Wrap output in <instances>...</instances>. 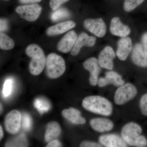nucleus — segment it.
<instances>
[{
    "mask_svg": "<svg viewBox=\"0 0 147 147\" xmlns=\"http://www.w3.org/2000/svg\"><path fill=\"white\" fill-rule=\"evenodd\" d=\"M142 45L147 58V32H145L142 37Z\"/></svg>",
    "mask_w": 147,
    "mask_h": 147,
    "instance_id": "nucleus-32",
    "label": "nucleus"
},
{
    "mask_svg": "<svg viewBox=\"0 0 147 147\" xmlns=\"http://www.w3.org/2000/svg\"><path fill=\"white\" fill-rule=\"evenodd\" d=\"M12 82L11 79H8L6 80L4 84L3 93L5 97H7L11 93L12 90Z\"/></svg>",
    "mask_w": 147,
    "mask_h": 147,
    "instance_id": "nucleus-27",
    "label": "nucleus"
},
{
    "mask_svg": "<svg viewBox=\"0 0 147 147\" xmlns=\"http://www.w3.org/2000/svg\"><path fill=\"white\" fill-rule=\"evenodd\" d=\"M145 0H125L123 9L126 12H130L144 1Z\"/></svg>",
    "mask_w": 147,
    "mask_h": 147,
    "instance_id": "nucleus-25",
    "label": "nucleus"
},
{
    "mask_svg": "<svg viewBox=\"0 0 147 147\" xmlns=\"http://www.w3.org/2000/svg\"><path fill=\"white\" fill-rule=\"evenodd\" d=\"M96 40L95 37L89 36L86 33H82L77 37L75 44L71 50V55L73 56L78 55L84 46L93 47L96 42Z\"/></svg>",
    "mask_w": 147,
    "mask_h": 147,
    "instance_id": "nucleus-11",
    "label": "nucleus"
},
{
    "mask_svg": "<svg viewBox=\"0 0 147 147\" xmlns=\"http://www.w3.org/2000/svg\"><path fill=\"white\" fill-rule=\"evenodd\" d=\"M46 73L51 79H56L61 76L66 69L65 61L61 56L55 53H50L46 59Z\"/></svg>",
    "mask_w": 147,
    "mask_h": 147,
    "instance_id": "nucleus-3",
    "label": "nucleus"
},
{
    "mask_svg": "<svg viewBox=\"0 0 147 147\" xmlns=\"http://www.w3.org/2000/svg\"><path fill=\"white\" fill-rule=\"evenodd\" d=\"M76 25V23L73 21H68L61 22L48 28L46 30V34L47 35L50 36L62 34L73 28Z\"/></svg>",
    "mask_w": 147,
    "mask_h": 147,
    "instance_id": "nucleus-19",
    "label": "nucleus"
},
{
    "mask_svg": "<svg viewBox=\"0 0 147 147\" xmlns=\"http://www.w3.org/2000/svg\"><path fill=\"white\" fill-rule=\"evenodd\" d=\"M83 66L85 69L89 71L90 84L93 86L98 84V77L100 71V66L98 60L94 57H91L85 61L83 63Z\"/></svg>",
    "mask_w": 147,
    "mask_h": 147,
    "instance_id": "nucleus-9",
    "label": "nucleus"
},
{
    "mask_svg": "<svg viewBox=\"0 0 147 147\" xmlns=\"http://www.w3.org/2000/svg\"><path fill=\"white\" fill-rule=\"evenodd\" d=\"M80 146L81 147H101V146L100 144L96 142L85 141L81 143Z\"/></svg>",
    "mask_w": 147,
    "mask_h": 147,
    "instance_id": "nucleus-33",
    "label": "nucleus"
},
{
    "mask_svg": "<svg viewBox=\"0 0 147 147\" xmlns=\"http://www.w3.org/2000/svg\"><path fill=\"white\" fill-rule=\"evenodd\" d=\"M116 54L112 47L106 46L101 51L98 57L100 67L108 70H112L114 67V60Z\"/></svg>",
    "mask_w": 147,
    "mask_h": 147,
    "instance_id": "nucleus-10",
    "label": "nucleus"
},
{
    "mask_svg": "<svg viewBox=\"0 0 147 147\" xmlns=\"http://www.w3.org/2000/svg\"><path fill=\"white\" fill-rule=\"evenodd\" d=\"M101 144L107 147H126L127 144L123 138L116 134H105L99 138Z\"/></svg>",
    "mask_w": 147,
    "mask_h": 147,
    "instance_id": "nucleus-16",
    "label": "nucleus"
},
{
    "mask_svg": "<svg viewBox=\"0 0 147 147\" xmlns=\"http://www.w3.org/2000/svg\"><path fill=\"white\" fill-rule=\"evenodd\" d=\"M19 3L22 4L36 3L40 2L42 0H18Z\"/></svg>",
    "mask_w": 147,
    "mask_h": 147,
    "instance_id": "nucleus-35",
    "label": "nucleus"
},
{
    "mask_svg": "<svg viewBox=\"0 0 147 147\" xmlns=\"http://www.w3.org/2000/svg\"><path fill=\"white\" fill-rule=\"evenodd\" d=\"M63 117L75 124L83 125L86 123V119L81 115V113L77 109L70 108L65 109L62 112Z\"/></svg>",
    "mask_w": 147,
    "mask_h": 147,
    "instance_id": "nucleus-20",
    "label": "nucleus"
},
{
    "mask_svg": "<svg viewBox=\"0 0 147 147\" xmlns=\"http://www.w3.org/2000/svg\"><path fill=\"white\" fill-rule=\"evenodd\" d=\"M85 28L98 37H102L106 32V27L102 18H88L84 22Z\"/></svg>",
    "mask_w": 147,
    "mask_h": 147,
    "instance_id": "nucleus-7",
    "label": "nucleus"
},
{
    "mask_svg": "<svg viewBox=\"0 0 147 147\" xmlns=\"http://www.w3.org/2000/svg\"><path fill=\"white\" fill-rule=\"evenodd\" d=\"M28 146L26 139L25 135L22 134L16 137L12 141L8 142L6 145V147H26Z\"/></svg>",
    "mask_w": 147,
    "mask_h": 147,
    "instance_id": "nucleus-23",
    "label": "nucleus"
},
{
    "mask_svg": "<svg viewBox=\"0 0 147 147\" xmlns=\"http://www.w3.org/2000/svg\"><path fill=\"white\" fill-rule=\"evenodd\" d=\"M69 0H50L49 5L53 11H56L62 4L68 1Z\"/></svg>",
    "mask_w": 147,
    "mask_h": 147,
    "instance_id": "nucleus-29",
    "label": "nucleus"
},
{
    "mask_svg": "<svg viewBox=\"0 0 147 147\" xmlns=\"http://www.w3.org/2000/svg\"><path fill=\"white\" fill-rule=\"evenodd\" d=\"M25 52L27 56L31 58L29 65L30 73L34 76L39 75L44 69L46 63L43 50L36 44H32L26 47Z\"/></svg>",
    "mask_w": 147,
    "mask_h": 147,
    "instance_id": "nucleus-2",
    "label": "nucleus"
},
{
    "mask_svg": "<svg viewBox=\"0 0 147 147\" xmlns=\"http://www.w3.org/2000/svg\"><path fill=\"white\" fill-rule=\"evenodd\" d=\"M139 105L142 115L147 116V93L144 94L141 98Z\"/></svg>",
    "mask_w": 147,
    "mask_h": 147,
    "instance_id": "nucleus-28",
    "label": "nucleus"
},
{
    "mask_svg": "<svg viewBox=\"0 0 147 147\" xmlns=\"http://www.w3.org/2000/svg\"><path fill=\"white\" fill-rule=\"evenodd\" d=\"M1 108H2V105L1 104Z\"/></svg>",
    "mask_w": 147,
    "mask_h": 147,
    "instance_id": "nucleus-38",
    "label": "nucleus"
},
{
    "mask_svg": "<svg viewBox=\"0 0 147 147\" xmlns=\"http://www.w3.org/2000/svg\"><path fill=\"white\" fill-rule=\"evenodd\" d=\"M5 1H9V0H5Z\"/></svg>",
    "mask_w": 147,
    "mask_h": 147,
    "instance_id": "nucleus-39",
    "label": "nucleus"
},
{
    "mask_svg": "<svg viewBox=\"0 0 147 147\" xmlns=\"http://www.w3.org/2000/svg\"><path fill=\"white\" fill-rule=\"evenodd\" d=\"M61 129L57 122L51 121L47 124L45 134V141L49 142L55 140L60 134Z\"/></svg>",
    "mask_w": 147,
    "mask_h": 147,
    "instance_id": "nucleus-21",
    "label": "nucleus"
},
{
    "mask_svg": "<svg viewBox=\"0 0 147 147\" xmlns=\"http://www.w3.org/2000/svg\"><path fill=\"white\" fill-rule=\"evenodd\" d=\"M15 11L21 18L30 22H34L40 15L42 7L37 4L20 5L16 7Z\"/></svg>",
    "mask_w": 147,
    "mask_h": 147,
    "instance_id": "nucleus-5",
    "label": "nucleus"
},
{
    "mask_svg": "<svg viewBox=\"0 0 147 147\" xmlns=\"http://www.w3.org/2000/svg\"><path fill=\"white\" fill-rule=\"evenodd\" d=\"M6 24L5 20H3V19H1V31H3V30H5V28H6Z\"/></svg>",
    "mask_w": 147,
    "mask_h": 147,
    "instance_id": "nucleus-36",
    "label": "nucleus"
},
{
    "mask_svg": "<svg viewBox=\"0 0 147 147\" xmlns=\"http://www.w3.org/2000/svg\"><path fill=\"white\" fill-rule=\"evenodd\" d=\"M34 105L40 114L47 112L50 108L49 102L47 100L41 98L36 99L34 102Z\"/></svg>",
    "mask_w": 147,
    "mask_h": 147,
    "instance_id": "nucleus-24",
    "label": "nucleus"
},
{
    "mask_svg": "<svg viewBox=\"0 0 147 147\" xmlns=\"http://www.w3.org/2000/svg\"><path fill=\"white\" fill-rule=\"evenodd\" d=\"M117 45L116 52L117 57L121 61H125L132 50V41L131 38L127 36L122 37L118 41Z\"/></svg>",
    "mask_w": 147,
    "mask_h": 147,
    "instance_id": "nucleus-14",
    "label": "nucleus"
},
{
    "mask_svg": "<svg viewBox=\"0 0 147 147\" xmlns=\"http://www.w3.org/2000/svg\"><path fill=\"white\" fill-rule=\"evenodd\" d=\"M137 94V88L131 83H126L119 87L114 96L116 104L122 105L133 99Z\"/></svg>",
    "mask_w": 147,
    "mask_h": 147,
    "instance_id": "nucleus-4",
    "label": "nucleus"
},
{
    "mask_svg": "<svg viewBox=\"0 0 147 147\" xmlns=\"http://www.w3.org/2000/svg\"><path fill=\"white\" fill-rule=\"evenodd\" d=\"M64 10H59L55 12V13H53L52 18L53 20H57L58 19H61V18H63L65 16H67V15L66 14V12L63 11Z\"/></svg>",
    "mask_w": 147,
    "mask_h": 147,
    "instance_id": "nucleus-31",
    "label": "nucleus"
},
{
    "mask_svg": "<svg viewBox=\"0 0 147 147\" xmlns=\"http://www.w3.org/2000/svg\"><path fill=\"white\" fill-rule=\"evenodd\" d=\"M82 105L88 111L102 116L111 115L113 112L111 102L100 96H87L83 99Z\"/></svg>",
    "mask_w": 147,
    "mask_h": 147,
    "instance_id": "nucleus-1",
    "label": "nucleus"
},
{
    "mask_svg": "<svg viewBox=\"0 0 147 147\" xmlns=\"http://www.w3.org/2000/svg\"><path fill=\"white\" fill-rule=\"evenodd\" d=\"M131 60L134 64L142 67H147V58L142 47V44L137 43L131 52Z\"/></svg>",
    "mask_w": 147,
    "mask_h": 147,
    "instance_id": "nucleus-17",
    "label": "nucleus"
},
{
    "mask_svg": "<svg viewBox=\"0 0 147 147\" xmlns=\"http://www.w3.org/2000/svg\"><path fill=\"white\" fill-rule=\"evenodd\" d=\"M147 146V140L146 138L143 136L140 135L137 138L134 146L138 147H145Z\"/></svg>",
    "mask_w": 147,
    "mask_h": 147,
    "instance_id": "nucleus-30",
    "label": "nucleus"
},
{
    "mask_svg": "<svg viewBox=\"0 0 147 147\" xmlns=\"http://www.w3.org/2000/svg\"><path fill=\"white\" fill-rule=\"evenodd\" d=\"M92 128L98 132H105L112 130L114 127V123L109 119L104 118H96L90 121Z\"/></svg>",
    "mask_w": 147,
    "mask_h": 147,
    "instance_id": "nucleus-18",
    "label": "nucleus"
},
{
    "mask_svg": "<svg viewBox=\"0 0 147 147\" xmlns=\"http://www.w3.org/2000/svg\"><path fill=\"white\" fill-rule=\"evenodd\" d=\"M124 81L118 73L115 71H110L105 73V77L98 79V85L99 87H104L110 84L115 86L119 87L124 84Z\"/></svg>",
    "mask_w": 147,
    "mask_h": 147,
    "instance_id": "nucleus-13",
    "label": "nucleus"
},
{
    "mask_svg": "<svg viewBox=\"0 0 147 147\" xmlns=\"http://www.w3.org/2000/svg\"><path fill=\"white\" fill-rule=\"evenodd\" d=\"M142 131V127L138 124L128 123L122 129V137L127 144L134 146L136 140L141 135Z\"/></svg>",
    "mask_w": 147,
    "mask_h": 147,
    "instance_id": "nucleus-6",
    "label": "nucleus"
},
{
    "mask_svg": "<svg viewBox=\"0 0 147 147\" xmlns=\"http://www.w3.org/2000/svg\"><path fill=\"white\" fill-rule=\"evenodd\" d=\"M110 31L116 36L125 37L128 36L130 33V29L127 25L123 24L119 17L112 18L110 25Z\"/></svg>",
    "mask_w": 147,
    "mask_h": 147,
    "instance_id": "nucleus-15",
    "label": "nucleus"
},
{
    "mask_svg": "<svg viewBox=\"0 0 147 147\" xmlns=\"http://www.w3.org/2000/svg\"><path fill=\"white\" fill-rule=\"evenodd\" d=\"M61 144L57 140L55 139L51 142H49L47 144L46 147H61Z\"/></svg>",
    "mask_w": 147,
    "mask_h": 147,
    "instance_id": "nucleus-34",
    "label": "nucleus"
},
{
    "mask_svg": "<svg viewBox=\"0 0 147 147\" xmlns=\"http://www.w3.org/2000/svg\"><path fill=\"white\" fill-rule=\"evenodd\" d=\"M3 130L2 126H0V139H2L3 138Z\"/></svg>",
    "mask_w": 147,
    "mask_h": 147,
    "instance_id": "nucleus-37",
    "label": "nucleus"
},
{
    "mask_svg": "<svg viewBox=\"0 0 147 147\" xmlns=\"http://www.w3.org/2000/svg\"><path fill=\"white\" fill-rule=\"evenodd\" d=\"M77 37L76 32L74 30L70 31L66 34L57 43V47L58 51L64 53L71 51Z\"/></svg>",
    "mask_w": 147,
    "mask_h": 147,
    "instance_id": "nucleus-12",
    "label": "nucleus"
},
{
    "mask_svg": "<svg viewBox=\"0 0 147 147\" xmlns=\"http://www.w3.org/2000/svg\"><path fill=\"white\" fill-rule=\"evenodd\" d=\"M15 43L13 40L6 34H0V48L3 50H9L13 49Z\"/></svg>",
    "mask_w": 147,
    "mask_h": 147,
    "instance_id": "nucleus-22",
    "label": "nucleus"
},
{
    "mask_svg": "<svg viewBox=\"0 0 147 147\" xmlns=\"http://www.w3.org/2000/svg\"><path fill=\"white\" fill-rule=\"evenodd\" d=\"M22 117L21 113L17 110L11 111L6 116L5 126L6 131L11 134L18 132L21 127Z\"/></svg>",
    "mask_w": 147,
    "mask_h": 147,
    "instance_id": "nucleus-8",
    "label": "nucleus"
},
{
    "mask_svg": "<svg viewBox=\"0 0 147 147\" xmlns=\"http://www.w3.org/2000/svg\"><path fill=\"white\" fill-rule=\"evenodd\" d=\"M32 126V119L27 113H24L22 118V126L26 131L30 130Z\"/></svg>",
    "mask_w": 147,
    "mask_h": 147,
    "instance_id": "nucleus-26",
    "label": "nucleus"
}]
</instances>
